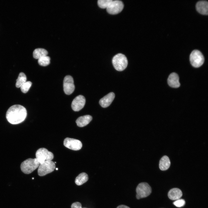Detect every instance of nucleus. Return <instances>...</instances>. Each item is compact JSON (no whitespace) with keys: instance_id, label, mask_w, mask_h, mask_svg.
Wrapping results in <instances>:
<instances>
[{"instance_id":"1","label":"nucleus","mask_w":208,"mask_h":208,"mask_svg":"<svg viewBox=\"0 0 208 208\" xmlns=\"http://www.w3.org/2000/svg\"><path fill=\"white\" fill-rule=\"evenodd\" d=\"M27 116L25 108L22 105H15L10 107L6 113L8 121L12 124H17L24 121Z\"/></svg>"},{"instance_id":"2","label":"nucleus","mask_w":208,"mask_h":208,"mask_svg":"<svg viewBox=\"0 0 208 208\" xmlns=\"http://www.w3.org/2000/svg\"><path fill=\"white\" fill-rule=\"evenodd\" d=\"M40 164L36 158H29L23 161L21 164V169L25 174H29L39 167Z\"/></svg>"},{"instance_id":"3","label":"nucleus","mask_w":208,"mask_h":208,"mask_svg":"<svg viewBox=\"0 0 208 208\" xmlns=\"http://www.w3.org/2000/svg\"><path fill=\"white\" fill-rule=\"evenodd\" d=\"M112 63L114 67L116 70L122 71L127 67L128 61L125 55L121 53H118L113 57Z\"/></svg>"},{"instance_id":"4","label":"nucleus","mask_w":208,"mask_h":208,"mask_svg":"<svg viewBox=\"0 0 208 208\" xmlns=\"http://www.w3.org/2000/svg\"><path fill=\"white\" fill-rule=\"evenodd\" d=\"M55 163L51 160H47L40 164L38 170V175L43 176L53 172L55 169Z\"/></svg>"},{"instance_id":"5","label":"nucleus","mask_w":208,"mask_h":208,"mask_svg":"<svg viewBox=\"0 0 208 208\" xmlns=\"http://www.w3.org/2000/svg\"><path fill=\"white\" fill-rule=\"evenodd\" d=\"M190 60L192 66L195 68L200 67L204 61L203 55L197 50H194L192 51L190 55Z\"/></svg>"},{"instance_id":"6","label":"nucleus","mask_w":208,"mask_h":208,"mask_svg":"<svg viewBox=\"0 0 208 208\" xmlns=\"http://www.w3.org/2000/svg\"><path fill=\"white\" fill-rule=\"evenodd\" d=\"M137 199L146 197L151 193L152 190L149 184L146 182H142L139 183L136 188Z\"/></svg>"},{"instance_id":"7","label":"nucleus","mask_w":208,"mask_h":208,"mask_svg":"<svg viewBox=\"0 0 208 208\" xmlns=\"http://www.w3.org/2000/svg\"><path fill=\"white\" fill-rule=\"evenodd\" d=\"M36 158L41 164L47 160H51L54 157L53 153L47 149L42 148L38 149L36 153Z\"/></svg>"},{"instance_id":"8","label":"nucleus","mask_w":208,"mask_h":208,"mask_svg":"<svg viewBox=\"0 0 208 208\" xmlns=\"http://www.w3.org/2000/svg\"><path fill=\"white\" fill-rule=\"evenodd\" d=\"M124 8L123 2L120 0H113L106 8L107 12L112 15L117 14L121 12Z\"/></svg>"},{"instance_id":"9","label":"nucleus","mask_w":208,"mask_h":208,"mask_svg":"<svg viewBox=\"0 0 208 208\" xmlns=\"http://www.w3.org/2000/svg\"><path fill=\"white\" fill-rule=\"evenodd\" d=\"M63 89L64 92L67 95H70L74 92L75 86L73 78L70 75H67L63 81Z\"/></svg>"},{"instance_id":"10","label":"nucleus","mask_w":208,"mask_h":208,"mask_svg":"<svg viewBox=\"0 0 208 208\" xmlns=\"http://www.w3.org/2000/svg\"><path fill=\"white\" fill-rule=\"evenodd\" d=\"M64 144L67 148L75 151L80 149L82 147V144L80 141L69 138L64 139Z\"/></svg>"},{"instance_id":"11","label":"nucleus","mask_w":208,"mask_h":208,"mask_svg":"<svg viewBox=\"0 0 208 208\" xmlns=\"http://www.w3.org/2000/svg\"><path fill=\"white\" fill-rule=\"evenodd\" d=\"M86 103L85 97L82 95L76 96L73 100L71 107L75 111H79L84 107Z\"/></svg>"},{"instance_id":"12","label":"nucleus","mask_w":208,"mask_h":208,"mask_svg":"<svg viewBox=\"0 0 208 208\" xmlns=\"http://www.w3.org/2000/svg\"><path fill=\"white\" fill-rule=\"evenodd\" d=\"M115 96L114 93L110 92L100 100L99 103L100 105L103 108L108 107L113 101Z\"/></svg>"},{"instance_id":"13","label":"nucleus","mask_w":208,"mask_h":208,"mask_svg":"<svg viewBox=\"0 0 208 208\" xmlns=\"http://www.w3.org/2000/svg\"><path fill=\"white\" fill-rule=\"evenodd\" d=\"M167 81L168 84L171 87L177 88L180 86L179 77L176 73H173L170 74Z\"/></svg>"},{"instance_id":"14","label":"nucleus","mask_w":208,"mask_h":208,"mask_svg":"<svg viewBox=\"0 0 208 208\" xmlns=\"http://www.w3.org/2000/svg\"><path fill=\"white\" fill-rule=\"evenodd\" d=\"M208 2L202 0L198 1L196 5L197 11L203 15H207L208 14Z\"/></svg>"},{"instance_id":"15","label":"nucleus","mask_w":208,"mask_h":208,"mask_svg":"<svg viewBox=\"0 0 208 208\" xmlns=\"http://www.w3.org/2000/svg\"><path fill=\"white\" fill-rule=\"evenodd\" d=\"M92 120V117L90 115H86L79 117L76 122L77 126L80 127L85 126L88 124Z\"/></svg>"},{"instance_id":"16","label":"nucleus","mask_w":208,"mask_h":208,"mask_svg":"<svg viewBox=\"0 0 208 208\" xmlns=\"http://www.w3.org/2000/svg\"><path fill=\"white\" fill-rule=\"evenodd\" d=\"M169 198L172 200L179 199L182 196L181 190L178 188H174L170 190L168 194Z\"/></svg>"},{"instance_id":"17","label":"nucleus","mask_w":208,"mask_h":208,"mask_svg":"<svg viewBox=\"0 0 208 208\" xmlns=\"http://www.w3.org/2000/svg\"><path fill=\"white\" fill-rule=\"evenodd\" d=\"M170 165V161L169 157L166 155L163 156L159 162V168L161 170H167Z\"/></svg>"},{"instance_id":"18","label":"nucleus","mask_w":208,"mask_h":208,"mask_svg":"<svg viewBox=\"0 0 208 208\" xmlns=\"http://www.w3.org/2000/svg\"><path fill=\"white\" fill-rule=\"evenodd\" d=\"M88 179L87 174L85 172L80 174L76 178L75 182L76 184L80 185L87 182Z\"/></svg>"},{"instance_id":"19","label":"nucleus","mask_w":208,"mask_h":208,"mask_svg":"<svg viewBox=\"0 0 208 208\" xmlns=\"http://www.w3.org/2000/svg\"><path fill=\"white\" fill-rule=\"evenodd\" d=\"M48 51L43 48H38L35 49L33 52L34 57L36 59H38L43 56H47Z\"/></svg>"},{"instance_id":"20","label":"nucleus","mask_w":208,"mask_h":208,"mask_svg":"<svg viewBox=\"0 0 208 208\" xmlns=\"http://www.w3.org/2000/svg\"><path fill=\"white\" fill-rule=\"evenodd\" d=\"M26 76L25 75L23 72L20 73L17 79H16V86L17 88L20 87L26 81Z\"/></svg>"},{"instance_id":"21","label":"nucleus","mask_w":208,"mask_h":208,"mask_svg":"<svg viewBox=\"0 0 208 208\" xmlns=\"http://www.w3.org/2000/svg\"><path fill=\"white\" fill-rule=\"evenodd\" d=\"M50 58L47 56L42 57L38 59L39 64L42 66H46L50 63Z\"/></svg>"},{"instance_id":"22","label":"nucleus","mask_w":208,"mask_h":208,"mask_svg":"<svg viewBox=\"0 0 208 208\" xmlns=\"http://www.w3.org/2000/svg\"><path fill=\"white\" fill-rule=\"evenodd\" d=\"M112 0H99L97 1L98 6L102 9L107 8Z\"/></svg>"},{"instance_id":"23","label":"nucleus","mask_w":208,"mask_h":208,"mask_svg":"<svg viewBox=\"0 0 208 208\" xmlns=\"http://www.w3.org/2000/svg\"><path fill=\"white\" fill-rule=\"evenodd\" d=\"M31 85L32 83L31 81H26L20 87L21 91L23 93H26L29 91Z\"/></svg>"},{"instance_id":"24","label":"nucleus","mask_w":208,"mask_h":208,"mask_svg":"<svg viewBox=\"0 0 208 208\" xmlns=\"http://www.w3.org/2000/svg\"><path fill=\"white\" fill-rule=\"evenodd\" d=\"M173 204L177 207H181L185 205V201L184 199H179L174 202Z\"/></svg>"},{"instance_id":"25","label":"nucleus","mask_w":208,"mask_h":208,"mask_svg":"<svg viewBox=\"0 0 208 208\" xmlns=\"http://www.w3.org/2000/svg\"><path fill=\"white\" fill-rule=\"evenodd\" d=\"M71 208H82L81 204L79 202L74 203L72 204Z\"/></svg>"},{"instance_id":"26","label":"nucleus","mask_w":208,"mask_h":208,"mask_svg":"<svg viewBox=\"0 0 208 208\" xmlns=\"http://www.w3.org/2000/svg\"><path fill=\"white\" fill-rule=\"evenodd\" d=\"M116 208H130L128 206L124 205H121L118 206Z\"/></svg>"},{"instance_id":"27","label":"nucleus","mask_w":208,"mask_h":208,"mask_svg":"<svg viewBox=\"0 0 208 208\" xmlns=\"http://www.w3.org/2000/svg\"><path fill=\"white\" fill-rule=\"evenodd\" d=\"M56 170H58V168H56Z\"/></svg>"},{"instance_id":"28","label":"nucleus","mask_w":208,"mask_h":208,"mask_svg":"<svg viewBox=\"0 0 208 208\" xmlns=\"http://www.w3.org/2000/svg\"></svg>"}]
</instances>
